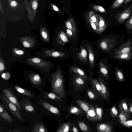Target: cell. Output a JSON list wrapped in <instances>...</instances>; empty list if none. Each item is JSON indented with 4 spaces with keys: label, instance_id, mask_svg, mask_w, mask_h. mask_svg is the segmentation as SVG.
<instances>
[{
    "label": "cell",
    "instance_id": "cell-1",
    "mask_svg": "<svg viewBox=\"0 0 132 132\" xmlns=\"http://www.w3.org/2000/svg\"><path fill=\"white\" fill-rule=\"evenodd\" d=\"M51 78L48 80L50 83V92L61 97L65 96L64 86V80L62 72L58 69L51 75Z\"/></svg>",
    "mask_w": 132,
    "mask_h": 132
},
{
    "label": "cell",
    "instance_id": "cell-2",
    "mask_svg": "<svg viewBox=\"0 0 132 132\" xmlns=\"http://www.w3.org/2000/svg\"><path fill=\"white\" fill-rule=\"evenodd\" d=\"M123 39L124 38L120 35L113 34L102 39L99 45L103 51L112 53L122 43Z\"/></svg>",
    "mask_w": 132,
    "mask_h": 132
},
{
    "label": "cell",
    "instance_id": "cell-3",
    "mask_svg": "<svg viewBox=\"0 0 132 132\" xmlns=\"http://www.w3.org/2000/svg\"><path fill=\"white\" fill-rule=\"evenodd\" d=\"M36 99L35 102L41 112L48 115L49 113L55 115H60L59 110L56 107L38 97Z\"/></svg>",
    "mask_w": 132,
    "mask_h": 132
},
{
    "label": "cell",
    "instance_id": "cell-4",
    "mask_svg": "<svg viewBox=\"0 0 132 132\" xmlns=\"http://www.w3.org/2000/svg\"><path fill=\"white\" fill-rule=\"evenodd\" d=\"M0 98L5 107L16 118L21 122L24 121L23 118L18 107L11 102L4 94H1Z\"/></svg>",
    "mask_w": 132,
    "mask_h": 132
},
{
    "label": "cell",
    "instance_id": "cell-5",
    "mask_svg": "<svg viewBox=\"0 0 132 132\" xmlns=\"http://www.w3.org/2000/svg\"><path fill=\"white\" fill-rule=\"evenodd\" d=\"M29 82L33 87L41 92L43 91L46 85V82L38 74H30L28 76Z\"/></svg>",
    "mask_w": 132,
    "mask_h": 132
},
{
    "label": "cell",
    "instance_id": "cell-6",
    "mask_svg": "<svg viewBox=\"0 0 132 132\" xmlns=\"http://www.w3.org/2000/svg\"><path fill=\"white\" fill-rule=\"evenodd\" d=\"M132 53V38H128L112 53V55Z\"/></svg>",
    "mask_w": 132,
    "mask_h": 132
},
{
    "label": "cell",
    "instance_id": "cell-7",
    "mask_svg": "<svg viewBox=\"0 0 132 132\" xmlns=\"http://www.w3.org/2000/svg\"><path fill=\"white\" fill-rule=\"evenodd\" d=\"M2 91L9 100L15 105L19 108L20 111L22 112L23 109L16 95L12 90L9 88H4Z\"/></svg>",
    "mask_w": 132,
    "mask_h": 132
},
{
    "label": "cell",
    "instance_id": "cell-8",
    "mask_svg": "<svg viewBox=\"0 0 132 132\" xmlns=\"http://www.w3.org/2000/svg\"><path fill=\"white\" fill-rule=\"evenodd\" d=\"M26 61L29 64L41 69L49 67L50 63L42 59L37 57L30 58L26 59Z\"/></svg>",
    "mask_w": 132,
    "mask_h": 132
},
{
    "label": "cell",
    "instance_id": "cell-9",
    "mask_svg": "<svg viewBox=\"0 0 132 132\" xmlns=\"http://www.w3.org/2000/svg\"><path fill=\"white\" fill-rule=\"evenodd\" d=\"M22 108L27 113L34 114L36 113L35 108L32 103L26 98L23 99L19 102Z\"/></svg>",
    "mask_w": 132,
    "mask_h": 132
},
{
    "label": "cell",
    "instance_id": "cell-10",
    "mask_svg": "<svg viewBox=\"0 0 132 132\" xmlns=\"http://www.w3.org/2000/svg\"><path fill=\"white\" fill-rule=\"evenodd\" d=\"M73 85L75 88L81 90L85 85V80L78 75H73L72 79Z\"/></svg>",
    "mask_w": 132,
    "mask_h": 132
},
{
    "label": "cell",
    "instance_id": "cell-11",
    "mask_svg": "<svg viewBox=\"0 0 132 132\" xmlns=\"http://www.w3.org/2000/svg\"><path fill=\"white\" fill-rule=\"evenodd\" d=\"M132 7L131 6H129L118 15L116 19L118 23H122L129 17L131 13Z\"/></svg>",
    "mask_w": 132,
    "mask_h": 132
},
{
    "label": "cell",
    "instance_id": "cell-12",
    "mask_svg": "<svg viewBox=\"0 0 132 132\" xmlns=\"http://www.w3.org/2000/svg\"><path fill=\"white\" fill-rule=\"evenodd\" d=\"M99 79L101 86L102 97L105 100H107L109 97V93L106 84L100 75Z\"/></svg>",
    "mask_w": 132,
    "mask_h": 132
},
{
    "label": "cell",
    "instance_id": "cell-13",
    "mask_svg": "<svg viewBox=\"0 0 132 132\" xmlns=\"http://www.w3.org/2000/svg\"><path fill=\"white\" fill-rule=\"evenodd\" d=\"M23 46L26 47L31 48L33 47L35 44V41L34 38L30 36H23L19 39Z\"/></svg>",
    "mask_w": 132,
    "mask_h": 132
},
{
    "label": "cell",
    "instance_id": "cell-14",
    "mask_svg": "<svg viewBox=\"0 0 132 132\" xmlns=\"http://www.w3.org/2000/svg\"><path fill=\"white\" fill-rule=\"evenodd\" d=\"M4 105L0 102V117L6 122H11L13 120L5 109Z\"/></svg>",
    "mask_w": 132,
    "mask_h": 132
},
{
    "label": "cell",
    "instance_id": "cell-15",
    "mask_svg": "<svg viewBox=\"0 0 132 132\" xmlns=\"http://www.w3.org/2000/svg\"><path fill=\"white\" fill-rule=\"evenodd\" d=\"M86 118L89 121H97L95 107L91 105L90 109L86 113Z\"/></svg>",
    "mask_w": 132,
    "mask_h": 132
},
{
    "label": "cell",
    "instance_id": "cell-16",
    "mask_svg": "<svg viewBox=\"0 0 132 132\" xmlns=\"http://www.w3.org/2000/svg\"><path fill=\"white\" fill-rule=\"evenodd\" d=\"M97 131L99 132H112L113 131L112 127L109 123H98L96 125Z\"/></svg>",
    "mask_w": 132,
    "mask_h": 132
},
{
    "label": "cell",
    "instance_id": "cell-17",
    "mask_svg": "<svg viewBox=\"0 0 132 132\" xmlns=\"http://www.w3.org/2000/svg\"><path fill=\"white\" fill-rule=\"evenodd\" d=\"M15 88L18 92L28 97L36 99L37 97L34 93L19 86H16Z\"/></svg>",
    "mask_w": 132,
    "mask_h": 132
},
{
    "label": "cell",
    "instance_id": "cell-18",
    "mask_svg": "<svg viewBox=\"0 0 132 132\" xmlns=\"http://www.w3.org/2000/svg\"><path fill=\"white\" fill-rule=\"evenodd\" d=\"M111 57L113 59L117 60H128L132 59V53L112 55Z\"/></svg>",
    "mask_w": 132,
    "mask_h": 132
},
{
    "label": "cell",
    "instance_id": "cell-19",
    "mask_svg": "<svg viewBox=\"0 0 132 132\" xmlns=\"http://www.w3.org/2000/svg\"><path fill=\"white\" fill-rule=\"evenodd\" d=\"M99 66L101 72L106 79L108 80L109 78L110 69L109 67L101 61L99 63Z\"/></svg>",
    "mask_w": 132,
    "mask_h": 132
},
{
    "label": "cell",
    "instance_id": "cell-20",
    "mask_svg": "<svg viewBox=\"0 0 132 132\" xmlns=\"http://www.w3.org/2000/svg\"><path fill=\"white\" fill-rule=\"evenodd\" d=\"M69 72L71 73L72 72L75 73L81 77L85 80H88L89 79L85 72L78 67H71L70 69Z\"/></svg>",
    "mask_w": 132,
    "mask_h": 132
},
{
    "label": "cell",
    "instance_id": "cell-21",
    "mask_svg": "<svg viewBox=\"0 0 132 132\" xmlns=\"http://www.w3.org/2000/svg\"><path fill=\"white\" fill-rule=\"evenodd\" d=\"M56 42L59 45L63 46L68 42L69 40L65 33L63 31H61L58 34Z\"/></svg>",
    "mask_w": 132,
    "mask_h": 132
},
{
    "label": "cell",
    "instance_id": "cell-22",
    "mask_svg": "<svg viewBox=\"0 0 132 132\" xmlns=\"http://www.w3.org/2000/svg\"><path fill=\"white\" fill-rule=\"evenodd\" d=\"M91 82L93 90L96 93L98 97H102L100 82L96 79H93L91 81Z\"/></svg>",
    "mask_w": 132,
    "mask_h": 132
},
{
    "label": "cell",
    "instance_id": "cell-23",
    "mask_svg": "<svg viewBox=\"0 0 132 132\" xmlns=\"http://www.w3.org/2000/svg\"><path fill=\"white\" fill-rule=\"evenodd\" d=\"M44 53L46 56L57 57H62L65 56V54L61 52L51 50H46Z\"/></svg>",
    "mask_w": 132,
    "mask_h": 132
},
{
    "label": "cell",
    "instance_id": "cell-24",
    "mask_svg": "<svg viewBox=\"0 0 132 132\" xmlns=\"http://www.w3.org/2000/svg\"><path fill=\"white\" fill-rule=\"evenodd\" d=\"M87 50L85 48L81 46L80 51L77 54V58L83 62L86 63L87 62Z\"/></svg>",
    "mask_w": 132,
    "mask_h": 132
},
{
    "label": "cell",
    "instance_id": "cell-25",
    "mask_svg": "<svg viewBox=\"0 0 132 132\" xmlns=\"http://www.w3.org/2000/svg\"><path fill=\"white\" fill-rule=\"evenodd\" d=\"M86 46L88 50L89 54V67L92 68L94 66L95 62L94 54L92 47L86 44Z\"/></svg>",
    "mask_w": 132,
    "mask_h": 132
},
{
    "label": "cell",
    "instance_id": "cell-26",
    "mask_svg": "<svg viewBox=\"0 0 132 132\" xmlns=\"http://www.w3.org/2000/svg\"><path fill=\"white\" fill-rule=\"evenodd\" d=\"M31 132H47L48 131L46 126L42 122L35 123Z\"/></svg>",
    "mask_w": 132,
    "mask_h": 132
},
{
    "label": "cell",
    "instance_id": "cell-27",
    "mask_svg": "<svg viewBox=\"0 0 132 132\" xmlns=\"http://www.w3.org/2000/svg\"><path fill=\"white\" fill-rule=\"evenodd\" d=\"M115 75L117 79L121 82L125 80V77L122 69L116 66L115 67Z\"/></svg>",
    "mask_w": 132,
    "mask_h": 132
},
{
    "label": "cell",
    "instance_id": "cell-28",
    "mask_svg": "<svg viewBox=\"0 0 132 132\" xmlns=\"http://www.w3.org/2000/svg\"><path fill=\"white\" fill-rule=\"evenodd\" d=\"M76 102L84 111L85 113L90 109L91 105L84 101L79 100H76Z\"/></svg>",
    "mask_w": 132,
    "mask_h": 132
},
{
    "label": "cell",
    "instance_id": "cell-29",
    "mask_svg": "<svg viewBox=\"0 0 132 132\" xmlns=\"http://www.w3.org/2000/svg\"><path fill=\"white\" fill-rule=\"evenodd\" d=\"M72 123H66L62 124L57 129V132H68L70 130Z\"/></svg>",
    "mask_w": 132,
    "mask_h": 132
},
{
    "label": "cell",
    "instance_id": "cell-30",
    "mask_svg": "<svg viewBox=\"0 0 132 132\" xmlns=\"http://www.w3.org/2000/svg\"><path fill=\"white\" fill-rule=\"evenodd\" d=\"M118 107L121 111L125 112L130 114V111L126 100H123L121 101L119 104Z\"/></svg>",
    "mask_w": 132,
    "mask_h": 132
},
{
    "label": "cell",
    "instance_id": "cell-31",
    "mask_svg": "<svg viewBox=\"0 0 132 132\" xmlns=\"http://www.w3.org/2000/svg\"><path fill=\"white\" fill-rule=\"evenodd\" d=\"M77 124L79 127L82 131L87 132L92 131L88 125L84 121H78L77 122Z\"/></svg>",
    "mask_w": 132,
    "mask_h": 132
},
{
    "label": "cell",
    "instance_id": "cell-32",
    "mask_svg": "<svg viewBox=\"0 0 132 132\" xmlns=\"http://www.w3.org/2000/svg\"><path fill=\"white\" fill-rule=\"evenodd\" d=\"M69 112L70 114H76L77 115L81 116L83 113L81 110L80 108L75 106H72L69 109Z\"/></svg>",
    "mask_w": 132,
    "mask_h": 132
},
{
    "label": "cell",
    "instance_id": "cell-33",
    "mask_svg": "<svg viewBox=\"0 0 132 132\" xmlns=\"http://www.w3.org/2000/svg\"><path fill=\"white\" fill-rule=\"evenodd\" d=\"M40 34L43 40L47 43H49V35L47 31L45 29H44V28L40 30Z\"/></svg>",
    "mask_w": 132,
    "mask_h": 132
},
{
    "label": "cell",
    "instance_id": "cell-34",
    "mask_svg": "<svg viewBox=\"0 0 132 132\" xmlns=\"http://www.w3.org/2000/svg\"><path fill=\"white\" fill-rule=\"evenodd\" d=\"M87 92L88 97L91 100H97L98 96L92 88L87 89Z\"/></svg>",
    "mask_w": 132,
    "mask_h": 132
},
{
    "label": "cell",
    "instance_id": "cell-35",
    "mask_svg": "<svg viewBox=\"0 0 132 132\" xmlns=\"http://www.w3.org/2000/svg\"><path fill=\"white\" fill-rule=\"evenodd\" d=\"M120 120L122 121H125L128 120L130 118L129 115L127 113L121 111L120 114L118 116Z\"/></svg>",
    "mask_w": 132,
    "mask_h": 132
},
{
    "label": "cell",
    "instance_id": "cell-36",
    "mask_svg": "<svg viewBox=\"0 0 132 132\" xmlns=\"http://www.w3.org/2000/svg\"><path fill=\"white\" fill-rule=\"evenodd\" d=\"M95 107L97 121H100L101 120L103 116V110L102 108L98 106H95Z\"/></svg>",
    "mask_w": 132,
    "mask_h": 132
},
{
    "label": "cell",
    "instance_id": "cell-37",
    "mask_svg": "<svg viewBox=\"0 0 132 132\" xmlns=\"http://www.w3.org/2000/svg\"><path fill=\"white\" fill-rule=\"evenodd\" d=\"M125 0H116L112 5L111 8L115 9L118 7L124 2Z\"/></svg>",
    "mask_w": 132,
    "mask_h": 132
},
{
    "label": "cell",
    "instance_id": "cell-38",
    "mask_svg": "<svg viewBox=\"0 0 132 132\" xmlns=\"http://www.w3.org/2000/svg\"><path fill=\"white\" fill-rule=\"evenodd\" d=\"M125 26L127 30L132 31V13L130 17L125 23Z\"/></svg>",
    "mask_w": 132,
    "mask_h": 132
},
{
    "label": "cell",
    "instance_id": "cell-39",
    "mask_svg": "<svg viewBox=\"0 0 132 132\" xmlns=\"http://www.w3.org/2000/svg\"><path fill=\"white\" fill-rule=\"evenodd\" d=\"M6 68L4 61L2 57L1 54L0 58V73L1 74L5 70Z\"/></svg>",
    "mask_w": 132,
    "mask_h": 132
},
{
    "label": "cell",
    "instance_id": "cell-40",
    "mask_svg": "<svg viewBox=\"0 0 132 132\" xmlns=\"http://www.w3.org/2000/svg\"><path fill=\"white\" fill-rule=\"evenodd\" d=\"M110 114L113 118L116 117L118 114V111L115 106H114L110 109Z\"/></svg>",
    "mask_w": 132,
    "mask_h": 132
},
{
    "label": "cell",
    "instance_id": "cell-41",
    "mask_svg": "<svg viewBox=\"0 0 132 132\" xmlns=\"http://www.w3.org/2000/svg\"><path fill=\"white\" fill-rule=\"evenodd\" d=\"M119 122L124 126L127 127H132V119L125 121H122L120 120Z\"/></svg>",
    "mask_w": 132,
    "mask_h": 132
},
{
    "label": "cell",
    "instance_id": "cell-42",
    "mask_svg": "<svg viewBox=\"0 0 132 132\" xmlns=\"http://www.w3.org/2000/svg\"><path fill=\"white\" fill-rule=\"evenodd\" d=\"M13 50V52L15 54L18 55H22L24 54L23 51L17 48H14Z\"/></svg>",
    "mask_w": 132,
    "mask_h": 132
},
{
    "label": "cell",
    "instance_id": "cell-43",
    "mask_svg": "<svg viewBox=\"0 0 132 132\" xmlns=\"http://www.w3.org/2000/svg\"><path fill=\"white\" fill-rule=\"evenodd\" d=\"M66 34L69 37L75 38L73 32L70 29H67L66 30Z\"/></svg>",
    "mask_w": 132,
    "mask_h": 132
},
{
    "label": "cell",
    "instance_id": "cell-44",
    "mask_svg": "<svg viewBox=\"0 0 132 132\" xmlns=\"http://www.w3.org/2000/svg\"><path fill=\"white\" fill-rule=\"evenodd\" d=\"M1 76L4 79L8 80L10 77V75L8 72L4 73Z\"/></svg>",
    "mask_w": 132,
    "mask_h": 132
},
{
    "label": "cell",
    "instance_id": "cell-45",
    "mask_svg": "<svg viewBox=\"0 0 132 132\" xmlns=\"http://www.w3.org/2000/svg\"><path fill=\"white\" fill-rule=\"evenodd\" d=\"M32 7L33 9L34 10H36L37 7V3L36 1H34L33 2L32 4Z\"/></svg>",
    "mask_w": 132,
    "mask_h": 132
},
{
    "label": "cell",
    "instance_id": "cell-46",
    "mask_svg": "<svg viewBox=\"0 0 132 132\" xmlns=\"http://www.w3.org/2000/svg\"><path fill=\"white\" fill-rule=\"evenodd\" d=\"M72 131L73 132H79L77 128L76 127L75 125L73 124L72 127Z\"/></svg>",
    "mask_w": 132,
    "mask_h": 132
},
{
    "label": "cell",
    "instance_id": "cell-47",
    "mask_svg": "<svg viewBox=\"0 0 132 132\" xmlns=\"http://www.w3.org/2000/svg\"><path fill=\"white\" fill-rule=\"evenodd\" d=\"M17 4V3L15 1H13L10 4L11 6L13 7L16 6Z\"/></svg>",
    "mask_w": 132,
    "mask_h": 132
},
{
    "label": "cell",
    "instance_id": "cell-48",
    "mask_svg": "<svg viewBox=\"0 0 132 132\" xmlns=\"http://www.w3.org/2000/svg\"><path fill=\"white\" fill-rule=\"evenodd\" d=\"M129 110L130 112L132 113V102L130 103L129 104Z\"/></svg>",
    "mask_w": 132,
    "mask_h": 132
},
{
    "label": "cell",
    "instance_id": "cell-49",
    "mask_svg": "<svg viewBox=\"0 0 132 132\" xmlns=\"http://www.w3.org/2000/svg\"><path fill=\"white\" fill-rule=\"evenodd\" d=\"M98 10L101 12H104L105 11L104 9L101 6H99L98 8Z\"/></svg>",
    "mask_w": 132,
    "mask_h": 132
},
{
    "label": "cell",
    "instance_id": "cell-50",
    "mask_svg": "<svg viewBox=\"0 0 132 132\" xmlns=\"http://www.w3.org/2000/svg\"><path fill=\"white\" fill-rule=\"evenodd\" d=\"M91 20L93 22H95L96 21V19L95 17L94 16H93L91 18Z\"/></svg>",
    "mask_w": 132,
    "mask_h": 132
},
{
    "label": "cell",
    "instance_id": "cell-51",
    "mask_svg": "<svg viewBox=\"0 0 132 132\" xmlns=\"http://www.w3.org/2000/svg\"><path fill=\"white\" fill-rule=\"evenodd\" d=\"M21 132V131L20 130H19L18 129H15L13 130H12L10 131L9 132Z\"/></svg>",
    "mask_w": 132,
    "mask_h": 132
},
{
    "label": "cell",
    "instance_id": "cell-52",
    "mask_svg": "<svg viewBox=\"0 0 132 132\" xmlns=\"http://www.w3.org/2000/svg\"><path fill=\"white\" fill-rule=\"evenodd\" d=\"M53 7L54 10L56 11H58V9L54 5L53 6Z\"/></svg>",
    "mask_w": 132,
    "mask_h": 132
},
{
    "label": "cell",
    "instance_id": "cell-53",
    "mask_svg": "<svg viewBox=\"0 0 132 132\" xmlns=\"http://www.w3.org/2000/svg\"><path fill=\"white\" fill-rule=\"evenodd\" d=\"M131 0H125L124 3V4H125L128 2H129Z\"/></svg>",
    "mask_w": 132,
    "mask_h": 132
}]
</instances>
